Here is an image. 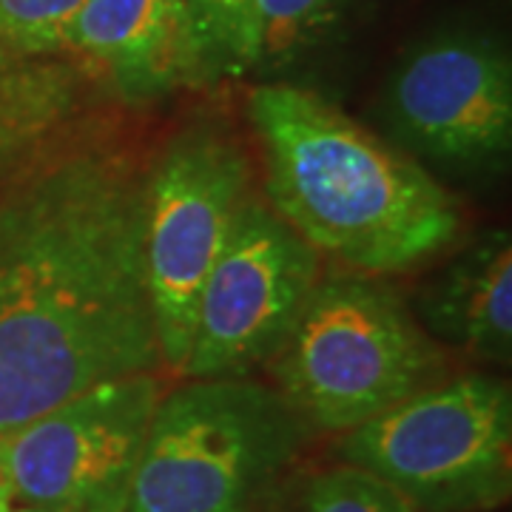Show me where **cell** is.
Here are the masks:
<instances>
[{
  "label": "cell",
  "mask_w": 512,
  "mask_h": 512,
  "mask_svg": "<svg viewBox=\"0 0 512 512\" xmlns=\"http://www.w3.org/2000/svg\"><path fill=\"white\" fill-rule=\"evenodd\" d=\"M83 0H0V52L69 55V29Z\"/></svg>",
  "instance_id": "2e32d148"
},
{
  "label": "cell",
  "mask_w": 512,
  "mask_h": 512,
  "mask_svg": "<svg viewBox=\"0 0 512 512\" xmlns=\"http://www.w3.org/2000/svg\"><path fill=\"white\" fill-rule=\"evenodd\" d=\"M365 6L367 0H254V74L262 83H288L296 69L342 43Z\"/></svg>",
  "instance_id": "4fadbf2b"
},
{
  "label": "cell",
  "mask_w": 512,
  "mask_h": 512,
  "mask_svg": "<svg viewBox=\"0 0 512 512\" xmlns=\"http://www.w3.org/2000/svg\"><path fill=\"white\" fill-rule=\"evenodd\" d=\"M254 194L245 140L214 114L180 123L148 160V293L171 376H183L202 285Z\"/></svg>",
  "instance_id": "8992f818"
},
{
  "label": "cell",
  "mask_w": 512,
  "mask_h": 512,
  "mask_svg": "<svg viewBox=\"0 0 512 512\" xmlns=\"http://www.w3.org/2000/svg\"><path fill=\"white\" fill-rule=\"evenodd\" d=\"M12 507V493H9V484H6V478L0 476V512H6Z\"/></svg>",
  "instance_id": "e0dca14e"
},
{
  "label": "cell",
  "mask_w": 512,
  "mask_h": 512,
  "mask_svg": "<svg viewBox=\"0 0 512 512\" xmlns=\"http://www.w3.org/2000/svg\"><path fill=\"white\" fill-rule=\"evenodd\" d=\"M313 436L271 382L225 376L165 387L126 512H254Z\"/></svg>",
  "instance_id": "277c9868"
},
{
  "label": "cell",
  "mask_w": 512,
  "mask_h": 512,
  "mask_svg": "<svg viewBox=\"0 0 512 512\" xmlns=\"http://www.w3.org/2000/svg\"><path fill=\"white\" fill-rule=\"evenodd\" d=\"M254 512H419L382 478L353 467L333 464H291Z\"/></svg>",
  "instance_id": "5bb4252c"
},
{
  "label": "cell",
  "mask_w": 512,
  "mask_h": 512,
  "mask_svg": "<svg viewBox=\"0 0 512 512\" xmlns=\"http://www.w3.org/2000/svg\"><path fill=\"white\" fill-rule=\"evenodd\" d=\"M92 86L72 55L0 52V188L92 120Z\"/></svg>",
  "instance_id": "7c38bea8"
},
{
  "label": "cell",
  "mask_w": 512,
  "mask_h": 512,
  "mask_svg": "<svg viewBox=\"0 0 512 512\" xmlns=\"http://www.w3.org/2000/svg\"><path fill=\"white\" fill-rule=\"evenodd\" d=\"M322 271L325 259L254 194L202 285L185 379L251 376L268 365Z\"/></svg>",
  "instance_id": "9c48e42d"
},
{
  "label": "cell",
  "mask_w": 512,
  "mask_h": 512,
  "mask_svg": "<svg viewBox=\"0 0 512 512\" xmlns=\"http://www.w3.org/2000/svg\"><path fill=\"white\" fill-rule=\"evenodd\" d=\"M148 160L92 117L0 188V436L97 384L165 373Z\"/></svg>",
  "instance_id": "6da1fadb"
},
{
  "label": "cell",
  "mask_w": 512,
  "mask_h": 512,
  "mask_svg": "<svg viewBox=\"0 0 512 512\" xmlns=\"http://www.w3.org/2000/svg\"><path fill=\"white\" fill-rule=\"evenodd\" d=\"M421 282L410 308L444 350L481 365L512 362V239L507 228L478 231L447 251Z\"/></svg>",
  "instance_id": "8fae6325"
},
{
  "label": "cell",
  "mask_w": 512,
  "mask_h": 512,
  "mask_svg": "<svg viewBox=\"0 0 512 512\" xmlns=\"http://www.w3.org/2000/svg\"><path fill=\"white\" fill-rule=\"evenodd\" d=\"M271 384L313 433H348L453 376L447 350L421 328L387 276L322 271L285 345L265 365Z\"/></svg>",
  "instance_id": "3957f363"
},
{
  "label": "cell",
  "mask_w": 512,
  "mask_h": 512,
  "mask_svg": "<svg viewBox=\"0 0 512 512\" xmlns=\"http://www.w3.org/2000/svg\"><path fill=\"white\" fill-rule=\"evenodd\" d=\"M245 114L262 197L333 268L390 279L441 259L464 237L453 188L328 97L259 83Z\"/></svg>",
  "instance_id": "7a4b0ae2"
},
{
  "label": "cell",
  "mask_w": 512,
  "mask_h": 512,
  "mask_svg": "<svg viewBox=\"0 0 512 512\" xmlns=\"http://www.w3.org/2000/svg\"><path fill=\"white\" fill-rule=\"evenodd\" d=\"M330 453L419 512H493L512 490V390L490 373L447 376L339 433Z\"/></svg>",
  "instance_id": "5b68a950"
},
{
  "label": "cell",
  "mask_w": 512,
  "mask_h": 512,
  "mask_svg": "<svg viewBox=\"0 0 512 512\" xmlns=\"http://www.w3.org/2000/svg\"><path fill=\"white\" fill-rule=\"evenodd\" d=\"M6 512H40V510H35V507H23V504H20V507H9Z\"/></svg>",
  "instance_id": "ac0fdd59"
},
{
  "label": "cell",
  "mask_w": 512,
  "mask_h": 512,
  "mask_svg": "<svg viewBox=\"0 0 512 512\" xmlns=\"http://www.w3.org/2000/svg\"><path fill=\"white\" fill-rule=\"evenodd\" d=\"M69 55L131 106L200 86L183 0H83Z\"/></svg>",
  "instance_id": "30bf717a"
},
{
  "label": "cell",
  "mask_w": 512,
  "mask_h": 512,
  "mask_svg": "<svg viewBox=\"0 0 512 512\" xmlns=\"http://www.w3.org/2000/svg\"><path fill=\"white\" fill-rule=\"evenodd\" d=\"M197 83L217 86L254 74V0H183Z\"/></svg>",
  "instance_id": "9a60e30c"
},
{
  "label": "cell",
  "mask_w": 512,
  "mask_h": 512,
  "mask_svg": "<svg viewBox=\"0 0 512 512\" xmlns=\"http://www.w3.org/2000/svg\"><path fill=\"white\" fill-rule=\"evenodd\" d=\"M163 373L103 382L0 436L12 501L40 512H126Z\"/></svg>",
  "instance_id": "ba28073f"
},
{
  "label": "cell",
  "mask_w": 512,
  "mask_h": 512,
  "mask_svg": "<svg viewBox=\"0 0 512 512\" xmlns=\"http://www.w3.org/2000/svg\"><path fill=\"white\" fill-rule=\"evenodd\" d=\"M373 114L384 140L439 183L498 180L512 157L510 52L478 29H436L384 74Z\"/></svg>",
  "instance_id": "52a82bcc"
}]
</instances>
